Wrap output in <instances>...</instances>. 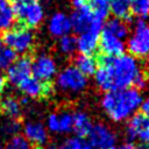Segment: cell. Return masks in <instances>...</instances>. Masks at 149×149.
I'll list each match as a JSON object with an SVG mask.
<instances>
[{
  "label": "cell",
  "mask_w": 149,
  "mask_h": 149,
  "mask_svg": "<svg viewBox=\"0 0 149 149\" xmlns=\"http://www.w3.org/2000/svg\"><path fill=\"white\" fill-rule=\"evenodd\" d=\"M141 72L139 61L130 54L105 57L94 72V83L105 92L127 88L134 85L136 77Z\"/></svg>",
  "instance_id": "6da1fadb"
},
{
  "label": "cell",
  "mask_w": 149,
  "mask_h": 149,
  "mask_svg": "<svg viewBox=\"0 0 149 149\" xmlns=\"http://www.w3.org/2000/svg\"><path fill=\"white\" fill-rule=\"evenodd\" d=\"M142 95L135 87L112 90L104 94L100 105L107 116L115 121L121 122L128 120L141 107Z\"/></svg>",
  "instance_id": "7a4b0ae2"
},
{
  "label": "cell",
  "mask_w": 149,
  "mask_h": 149,
  "mask_svg": "<svg viewBox=\"0 0 149 149\" xmlns=\"http://www.w3.org/2000/svg\"><path fill=\"white\" fill-rule=\"evenodd\" d=\"M126 49L137 58L149 56V24L147 22L140 20L135 23L132 34L126 41Z\"/></svg>",
  "instance_id": "3957f363"
},
{
  "label": "cell",
  "mask_w": 149,
  "mask_h": 149,
  "mask_svg": "<svg viewBox=\"0 0 149 149\" xmlns=\"http://www.w3.org/2000/svg\"><path fill=\"white\" fill-rule=\"evenodd\" d=\"M56 86L64 93L77 94L87 86V78L74 65L64 68L56 77Z\"/></svg>",
  "instance_id": "277c9868"
},
{
  "label": "cell",
  "mask_w": 149,
  "mask_h": 149,
  "mask_svg": "<svg viewBox=\"0 0 149 149\" xmlns=\"http://www.w3.org/2000/svg\"><path fill=\"white\" fill-rule=\"evenodd\" d=\"M2 42L16 54H26L34 45V34L28 27H13L5 31Z\"/></svg>",
  "instance_id": "5b68a950"
},
{
  "label": "cell",
  "mask_w": 149,
  "mask_h": 149,
  "mask_svg": "<svg viewBox=\"0 0 149 149\" xmlns=\"http://www.w3.org/2000/svg\"><path fill=\"white\" fill-rule=\"evenodd\" d=\"M15 16L23 23L24 27L35 28L40 26L44 19L43 6L34 0L28 2H16L14 5Z\"/></svg>",
  "instance_id": "8992f818"
},
{
  "label": "cell",
  "mask_w": 149,
  "mask_h": 149,
  "mask_svg": "<svg viewBox=\"0 0 149 149\" xmlns=\"http://www.w3.org/2000/svg\"><path fill=\"white\" fill-rule=\"evenodd\" d=\"M87 137L88 143L93 149H113L116 143L115 133L107 125L100 122L92 125Z\"/></svg>",
  "instance_id": "52a82bcc"
},
{
  "label": "cell",
  "mask_w": 149,
  "mask_h": 149,
  "mask_svg": "<svg viewBox=\"0 0 149 149\" xmlns=\"http://www.w3.org/2000/svg\"><path fill=\"white\" fill-rule=\"evenodd\" d=\"M102 26H104V21H95L88 29L79 34L76 41H77V50L80 54L93 55L97 51Z\"/></svg>",
  "instance_id": "ba28073f"
},
{
  "label": "cell",
  "mask_w": 149,
  "mask_h": 149,
  "mask_svg": "<svg viewBox=\"0 0 149 149\" xmlns=\"http://www.w3.org/2000/svg\"><path fill=\"white\" fill-rule=\"evenodd\" d=\"M126 135L130 141L149 143V116L143 113L133 114L126 126Z\"/></svg>",
  "instance_id": "9c48e42d"
},
{
  "label": "cell",
  "mask_w": 149,
  "mask_h": 149,
  "mask_svg": "<svg viewBox=\"0 0 149 149\" xmlns=\"http://www.w3.org/2000/svg\"><path fill=\"white\" fill-rule=\"evenodd\" d=\"M31 73L36 79L48 83L57 73V64L48 54H40L31 61Z\"/></svg>",
  "instance_id": "30bf717a"
},
{
  "label": "cell",
  "mask_w": 149,
  "mask_h": 149,
  "mask_svg": "<svg viewBox=\"0 0 149 149\" xmlns=\"http://www.w3.org/2000/svg\"><path fill=\"white\" fill-rule=\"evenodd\" d=\"M98 48H100L105 57H116L125 54L126 41L106 30L105 28H101Z\"/></svg>",
  "instance_id": "8fae6325"
},
{
  "label": "cell",
  "mask_w": 149,
  "mask_h": 149,
  "mask_svg": "<svg viewBox=\"0 0 149 149\" xmlns=\"http://www.w3.org/2000/svg\"><path fill=\"white\" fill-rule=\"evenodd\" d=\"M31 74V61L29 57L23 56L21 58H16V61L7 69L6 79L12 84L17 86L24 79L30 77Z\"/></svg>",
  "instance_id": "7c38bea8"
},
{
  "label": "cell",
  "mask_w": 149,
  "mask_h": 149,
  "mask_svg": "<svg viewBox=\"0 0 149 149\" xmlns=\"http://www.w3.org/2000/svg\"><path fill=\"white\" fill-rule=\"evenodd\" d=\"M23 136L33 146H44L48 142L49 135L45 126L40 121H28L23 125Z\"/></svg>",
  "instance_id": "4fadbf2b"
},
{
  "label": "cell",
  "mask_w": 149,
  "mask_h": 149,
  "mask_svg": "<svg viewBox=\"0 0 149 149\" xmlns=\"http://www.w3.org/2000/svg\"><path fill=\"white\" fill-rule=\"evenodd\" d=\"M70 21H71L72 30L80 34L86 29H88L95 21H101V20L97 19L93 15L88 6H85L83 8L74 9V12L70 16Z\"/></svg>",
  "instance_id": "5bb4252c"
},
{
  "label": "cell",
  "mask_w": 149,
  "mask_h": 149,
  "mask_svg": "<svg viewBox=\"0 0 149 149\" xmlns=\"http://www.w3.org/2000/svg\"><path fill=\"white\" fill-rule=\"evenodd\" d=\"M17 86H19V90L26 97H29V98H40L42 95H48L51 92L50 85H48L47 83H43L31 76L28 77L27 79H24Z\"/></svg>",
  "instance_id": "9a60e30c"
},
{
  "label": "cell",
  "mask_w": 149,
  "mask_h": 149,
  "mask_svg": "<svg viewBox=\"0 0 149 149\" xmlns=\"http://www.w3.org/2000/svg\"><path fill=\"white\" fill-rule=\"evenodd\" d=\"M48 30L54 37H62L70 34V31L72 30L70 16L65 15L62 12L54 13L48 21Z\"/></svg>",
  "instance_id": "2e32d148"
},
{
  "label": "cell",
  "mask_w": 149,
  "mask_h": 149,
  "mask_svg": "<svg viewBox=\"0 0 149 149\" xmlns=\"http://www.w3.org/2000/svg\"><path fill=\"white\" fill-rule=\"evenodd\" d=\"M15 20L14 5L9 0H0V31H7L13 28Z\"/></svg>",
  "instance_id": "e0dca14e"
},
{
  "label": "cell",
  "mask_w": 149,
  "mask_h": 149,
  "mask_svg": "<svg viewBox=\"0 0 149 149\" xmlns=\"http://www.w3.org/2000/svg\"><path fill=\"white\" fill-rule=\"evenodd\" d=\"M73 116V132L77 134L78 137H84L87 136L92 128V121L90 116L83 112V111H77L72 113Z\"/></svg>",
  "instance_id": "ac0fdd59"
},
{
  "label": "cell",
  "mask_w": 149,
  "mask_h": 149,
  "mask_svg": "<svg viewBox=\"0 0 149 149\" xmlns=\"http://www.w3.org/2000/svg\"><path fill=\"white\" fill-rule=\"evenodd\" d=\"M74 66L86 77L94 74L97 68H98V62L92 55H85L80 54L76 61H74Z\"/></svg>",
  "instance_id": "d6986e66"
},
{
  "label": "cell",
  "mask_w": 149,
  "mask_h": 149,
  "mask_svg": "<svg viewBox=\"0 0 149 149\" xmlns=\"http://www.w3.org/2000/svg\"><path fill=\"white\" fill-rule=\"evenodd\" d=\"M0 111L7 118L17 119L21 114V102L14 97H6L0 102Z\"/></svg>",
  "instance_id": "ffe728a7"
},
{
  "label": "cell",
  "mask_w": 149,
  "mask_h": 149,
  "mask_svg": "<svg viewBox=\"0 0 149 149\" xmlns=\"http://www.w3.org/2000/svg\"><path fill=\"white\" fill-rule=\"evenodd\" d=\"M87 6L93 15L101 21H105L111 13V0H88Z\"/></svg>",
  "instance_id": "44dd1931"
},
{
  "label": "cell",
  "mask_w": 149,
  "mask_h": 149,
  "mask_svg": "<svg viewBox=\"0 0 149 149\" xmlns=\"http://www.w3.org/2000/svg\"><path fill=\"white\" fill-rule=\"evenodd\" d=\"M132 0H111V13L116 19L128 20L130 17Z\"/></svg>",
  "instance_id": "7402d4cb"
},
{
  "label": "cell",
  "mask_w": 149,
  "mask_h": 149,
  "mask_svg": "<svg viewBox=\"0 0 149 149\" xmlns=\"http://www.w3.org/2000/svg\"><path fill=\"white\" fill-rule=\"evenodd\" d=\"M102 28H105L106 30L113 33L114 35H116L118 37L122 38V40H126L128 37V26L126 24V22L121 19H116V17H113L111 20H108L104 26Z\"/></svg>",
  "instance_id": "603a6c76"
},
{
  "label": "cell",
  "mask_w": 149,
  "mask_h": 149,
  "mask_svg": "<svg viewBox=\"0 0 149 149\" xmlns=\"http://www.w3.org/2000/svg\"><path fill=\"white\" fill-rule=\"evenodd\" d=\"M21 129H22V127H21V123L17 119L8 118L0 123V133L2 135H6V136L17 135Z\"/></svg>",
  "instance_id": "cb8c5ba5"
},
{
  "label": "cell",
  "mask_w": 149,
  "mask_h": 149,
  "mask_svg": "<svg viewBox=\"0 0 149 149\" xmlns=\"http://www.w3.org/2000/svg\"><path fill=\"white\" fill-rule=\"evenodd\" d=\"M58 50L63 55H66V56L72 55L77 50V41H76V38L73 36H71L70 34L59 37V41H58Z\"/></svg>",
  "instance_id": "d4e9b609"
},
{
  "label": "cell",
  "mask_w": 149,
  "mask_h": 149,
  "mask_svg": "<svg viewBox=\"0 0 149 149\" xmlns=\"http://www.w3.org/2000/svg\"><path fill=\"white\" fill-rule=\"evenodd\" d=\"M17 58V54L8 47L0 49V71L7 70Z\"/></svg>",
  "instance_id": "484cf974"
},
{
  "label": "cell",
  "mask_w": 149,
  "mask_h": 149,
  "mask_svg": "<svg viewBox=\"0 0 149 149\" xmlns=\"http://www.w3.org/2000/svg\"><path fill=\"white\" fill-rule=\"evenodd\" d=\"M73 129V116L72 113L64 111L58 114V133L68 134Z\"/></svg>",
  "instance_id": "4316f807"
},
{
  "label": "cell",
  "mask_w": 149,
  "mask_h": 149,
  "mask_svg": "<svg viewBox=\"0 0 149 149\" xmlns=\"http://www.w3.org/2000/svg\"><path fill=\"white\" fill-rule=\"evenodd\" d=\"M130 12L137 17H148L149 16V0H132Z\"/></svg>",
  "instance_id": "83f0119b"
},
{
  "label": "cell",
  "mask_w": 149,
  "mask_h": 149,
  "mask_svg": "<svg viewBox=\"0 0 149 149\" xmlns=\"http://www.w3.org/2000/svg\"><path fill=\"white\" fill-rule=\"evenodd\" d=\"M3 149H34L33 148V144L22 135H14L12 136Z\"/></svg>",
  "instance_id": "f1b7e54d"
},
{
  "label": "cell",
  "mask_w": 149,
  "mask_h": 149,
  "mask_svg": "<svg viewBox=\"0 0 149 149\" xmlns=\"http://www.w3.org/2000/svg\"><path fill=\"white\" fill-rule=\"evenodd\" d=\"M83 146L84 144H83L80 137L70 136V137H66L65 140H63L57 149H81Z\"/></svg>",
  "instance_id": "f546056e"
},
{
  "label": "cell",
  "mask_w": 149,
  "mask_h": 149,
  "mask_svg": "<svg viewBox=\"0 0 149 149\" xmlns=\"http://www.w3.org/2000/svg\"><path fill=\"white\" fill-rule=\"evenodd\" d=\"M45 128L51 133H58V114L51 113L47 118V127Z\"/></svg>",
  "instance_id": "4dcf8cb0"
},
{
  "label": "cell",
  "mask_w": 149,
  "mask_h": 149,
  "mask_svg": "<svg viewBox=\"0 0 149 149\" xmlns=\"http://www.w3.org/2000/svg\"><path fill=\"white\" fill-rule=\"evenodd\" d=\"M147 83H148V78H147L146 73L142 71V72L136 77L135 83H134L133 86H135V88H137V90H139V88H144L146 85H147Z\"/></svg>",
  "instance_id": "1f68e13d"
},
{
  "label": "cell",
  "mask_w": 149,
  "mask_h": 149,
  "mask_svg": "<svg viewBox=\"0 0 149 149\" xmlns=\"http://www.w3.org/2000/svg\"><path fill=\"white\" fill-rule=\"evenodd\" d=\"M87 2H88V0H71V3L74 9H79V8L87 6Z\"/></svg>",
  "instance_id": "d6a6232c"
},
{
  "label": "cell",
  "mask_w": 149,
  "mask_h": 149,
  "mask_svg": "<svg viewBox=\"0 0 149 149\" xmlns=\"http://www.w3.org/2000/svg\"><path fill=\"white\" fill-rule=\"evenodd\" d=\"M140 108L142 109V113H143V114H146L147 116H149V97L146 98L144 100H142Z\"/></svg>",
  "instance_id": "836d02e7"
},
{
  "label": "cell",
  "mask_w": 149,
  "mask_h": 149,
  "mask_svg": "<svg viewBox=\"0 0 149 149\" xmlns=\"http://www.w3.org/2000/svg\"><path fill=\"white\" fill-rule=\"evenodd\" d=\"M116 149H135V147L133 146V143H130V142H126V143L120 144Z\"/></svg>",
  "instance_id": "e575fe53"
},
{
  "label": "cell",
  "mask_w": 149,
  "mask_h": 149,
  "mask_svg": "<svg viewBox=\"0 0 149 149\" xmlns=\"http://www.w3.org/2000/svg\"><path fill=\"white\" fill-rule=\"evenodd\" d=\"M5 84H6V78L3 77V74L0 72V95L3 91V87H5Z\"/></svg>",
  "instance_id": "d590c367"
},
{
  "label": "cell",
  "mask_w": 149,
  "mask_h": 149,
  "mask_svg": "<svg viewBox=\"0 0 149 149\" xmlns=\"http://www.w3.org/2000/svg\"><path fill=\"white\" fill-rule=\"evenodd\" d=\"M81 149H93V148H92V147H91L90 144H84Z\"/></svg>",
  "instance_id": "8d00e7d4"
},
{
  "label": "cell",
  "mask_w": 149,
  "mask_h": 149,
  "mask_svg": "<svg viewBox=\"0 0 149 149\" xmlns=\"http://www.w3.org/2000/svg\"><path fill=\"white\" fill-rule=\"evenodd\" d=\"M43 149H57V147H55V146H47Z\"/></svg>",
  "instance_id": "74e56055"
},
{
  "label": "cell",
  "mask_w": 149,
  "mask_h": 149,
  "mask_svg": "<svg viewBox=\"0 0 149 149\" xmlns=\"http://www.w3.org/2000/svg\"><path fill=\"white\" fill-rule=\"evenodd\" d=\"M14 1H16V2H28L30 0H14Z\"/></svg>",
  "instance_id": "f35d334b"
},
{
  "label": "cell",
  "mask_w": 149,
  "mask_h": 149,
  "mask_svg": "<svg viewBox=\"0 0 149 149\" xmlns=\"http://www.w3.org/2000/svg\"><path fill=\"white\" fill-rule=\"evenodd\" d=\"M1 45H2V38L0 37V49H1Z\"/></svg>",
  "instance_id": "ab89813d"
},
{
  "label": "cell",
  "mask_w": 149,
  "mask_h": 149,
  "mask_svg": "<svg viewBox=\"0 0 149 149\" xmlns=\"http://www.w3.org/2000/svg\"><path fill=\"white\" fill-rule=\"evenodd\" d=\"M136 149V148H135ZM137 149H148V148H144V147H140V148H137Z\"/></svg>",
  "instance_id": "60d3db41"
},
{
  "label": "cell",
  "mask_w": 149,
  "mask_h": 149,
  "mask_svg": "<svg viewBox=\"0 0 149 149\" xmlns=\"http://www.w3.org/2000/svg\"><path fill=\"white\" fill-rule=\"evenodd\" d=\"M0 149H2V148H1V146H0Z\"/></svg>",
  "instance_id": "b9f144b4"
}]
</instances>
